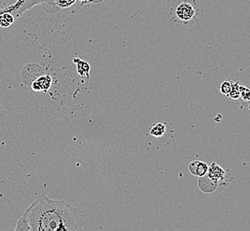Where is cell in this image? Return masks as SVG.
<instances>
[{
	"instance_id": "cell-1",
	"label": "cell",
	"mask_w": 250,
	"mask_h": 231,
	"mask_svg": "<svg viewBox=\"0 0 250 231\" xmlns=\"http://www.w3.org/2000/svg\"><path fill=\"white\" fill-rule=\"evenodd\" d=\"M22 216L31 231H81L84 215L63 200H54L44 194L39 195Z\"/></svg>"
},
{
	"instance_id": "cell-2",
	"label": "cell",
	"mask_w": 250,
	"mask_h": 231,
	"mask_svg": "<svg viewBox=\"0 0 250 231\" xmlns=\"http://www.w3.org/2000/svg\"><path fill=\"white\" fill-rule=\"evenodd\" d=\"M200 16L196 0H175L170 10V20L178 25H191Z\"/></svg>"
},
{
	"instance_id": "cell-3",
	"label": "cell",
	"mask_w": 250,
	"mask_h": 231,
	"mask_svg": "<svg viewBox=\"0 0 250 231\" xmlns=\"http://www.w3.org/2000/svg\"><path fill=\"white\" fill-rule=\"evenodd\" d=\"M55 4V0H0V15L9 13L19 16L30 7L40 3Z\"/></svg>"
},
{
	"instance_id": "cell-4",
	"label": "cell",
	"mask_w": 250,
	"mask_h": 231,
	"mask_svg": "<svg viewBox=\"0 0 250 231\" xmlns=\"http://www.w3.org/2000/svg\"><path fill=\"white\" fill-rule=\"evenodd\" d=\"M52 82L50 75L40 76L31 83V87L35 92H47L52 86Z\"/></svg>"
},
{
	"instance_id": "cell-5",
	"label": "cell",
	"mask_w": 250,
	"mask_h": 231,
	"mask_svg": "<svg viewBox=\"0 0 250 231\" xmlns=\"http://www.w3.org/2000/svg\"><path fill=\"white\" fill-rule=\"evenodd\" d=\"M218 183L212 180L209 176L206 173L205 175L200 176L198 180V187L200 191L204 193H212L218 187Z\"/></svg>"
},
{
	"instance_id": "cell-6",
	"label": "cell",
	"mask_w": 250,
	"mask_h": 231,
	"mask_svg": "<svg viewBox=\"0 0 250 231\" xmlns=\"http://www.w3.org/2000/svg\"><path fill=\"white\" fill-rule=\"evenodd\" d=\"M207 174L209 176L212 180L216 181L218 184H220L225 178V170L216 163H212L210 166H208Z\"/></svg>"
},
{
	"instance_id": "cell-7",
	"label": "cell",
	"mask_w": 250,
	"mask_h": 231,
	"mask_svg": "<svg viewBox=\"0 0 250 231\" xmlns=\"http://www.w3.org/2000/svg\"><path fill=\"white\" fill-rule=\"evenodd\" d=\"M188 169L192 175L200 177V176L205 175L207 173L208 166L203 161L193 160L189 164Z\"/></svg>"
},
{
	"instance_id": "cell-8",
	"label": "cell",
	"mask_w": 250,
	"mask_h": 231,
	"mask_svg": "<svg viewBox=\"0 0 250 231\" xmlns=\"http://www.w3.org/2000/svg\"><path fill=\"white\" fill-rule=\"evenodd\" d=\"M73 62L77 65V71L82 77H86L89 78V72H90V65L87 61L80 60L79 58H74Z\"/></svg>"
},
{
	"instance_id": "cell-9",
	"label": "cell",
	"mask_w": 250,
	"mask_h": 231,
	"mask_svg": "<svg viewBox=\"0 0 250 231\" xmlns=\"http://www.w3.org/2000/svg\"><path fill=\"white\" fill-rule=\"evenodd\" d=\"M166 126L162 123H157L150 128V135L156 138H160L165 135Z\"/></svg>"
},
{
	"instance_id": "cell-10",
	"label": "cell",
	"mask_w": 250,
	"mask_h": 231,
	"mask_svg": "<svg viewBox=\"0 0 250 231\" xmlns=\"http://www.w3.org/2000/svg\"><path fill=\"white\" fill-rule=\"evenodd\" d=\"M15 21V16L9 14V13H5L0 15V28H7L12 25Z\"/></svg>"
},
{
	"instance_id": "cell-11",
	"label": "cell",
	"mask_w": 250,
	"mask_h": 231,
	"mask_svg": "<svg viewBox=\"0 0 250 231\" xmlns=\"http://www.w3.org/2000/svg\"><path fill=\"white\" fill-rule=\"evenodd\" d=\"M227 96L230 97L232 100H238L240 98V85L238 82L232 81L230 93L227 95Z\"/></svg>"
},
{
	"instance_id": "cell-12",
	"label": "cell",
	"mask_w": 250,
	"mask_h": 231,
	"mask_svg": "<svg viewBox=\"0 0 250 231\" xmlns=\"http://www.w3.org/2000/svg\"><path fill=\"white\" fill-rule=\"evenodd\" d=\"M16 231H31V229H30V224H29V222L28 221L26 220L24 217L21 216L19 218V220L17 221V224H16V227H15V229Z\"/></svg>"
},
{
	"instance_id": "cell-13",
	"label": "cell",
	"mask_w": 250,
	"mask_h": 231,
	"mask_svg": "<svg viewBox=\"0 0 250 231\" xmlns=\"http://www.w3.org/2000/svg\"><path fill=\"white\" fill-rule=\"evenodd\" d=\"M240 98H241L244 102L250 104V89L246 86H240Z\"/></svg>"
},
{
	"instance_id": "cell-14",
	"label": "cell",
	"mask_w": 250,
	"mask_h": 231,
	"mask_svg": "<svg viewBox=\"0 0 250 231\" xmlns=\"http://www.w3.org/2000/svg\"><path fill=\"white\" fill-rule=\"evenodd\" d=\"M231 83H232V81L230 80H225L222 83V85L220 86V92L223 95L227 96L230 93Z\"/></svg>"
},
{
	"instance_id": "cell-15",
	"label": "cell",
	"mask_w": 250,
	"mask_h": 231,
	"mask_svg": "<svg viewBox=\"0 0 250 231\" xmlns=\"http://www.w3.org/2000/svg\"><path fill=\"white\" fill-rule=\"evenodd\" d=\"M76 0H55V4L61 8H67L75 3Z\"/></svg>"
},
{
	"instance_id": "cell-16",
	"label": "cell",
	"mask_w": 250,
	"mask_h": 231,
	"mask_svg": "<svg viewBox=\"0 0 250 231\" xmlns=\"http://www.w3.org/2000/svg\"><path fill=\"white\" fill-rule=\"evenodd\" d=\"M81 2H83L84 4H88V3H91V2H94L95 0H80Z\"/></svg>"
}]
</instances>
